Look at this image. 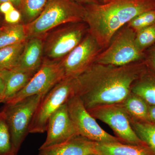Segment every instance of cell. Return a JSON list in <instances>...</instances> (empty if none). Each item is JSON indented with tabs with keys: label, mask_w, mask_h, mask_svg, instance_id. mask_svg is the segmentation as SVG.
Wrapping results in <instances>:
<instances>
[{
	"label": "cell",
	"mask_w": 155,
	"mask_h": 155,
	"mask_svg": "<svg viewBox=\"0 0 155 155\" xmlns=\"http://www.w3.org/2000/svg\"><path fill=\"white\" fill-rule=\"evenodd\" d=\"M16 8L12 3L7 2L0 5V12L4 15Z\"/></svg>",
	"instance_id": "cell-29"
},
{
	"label": "cell",
	"mask_w": 155,
	"mask_h": 155,
	"mask_svg": "<svg viewBox=\"0 0 155 155\" xmlns=\"http://www.w3.org/2000/svg\"><path fill=\"white\" fill-rule=\"evenodd\" d=\"M155 24V9L143 12L136 16L127 25L135 32Z\"/></svg>",
	"instance_id": "cell-25"
},
{
	"label": "cell",
	"mask_w": 155,
	"mask_h": 155,
	"mask_svg": "<svg viewBox=\"0 0 155 155\" xmlns=\"http://www.w3.org/2000/svg\"><path fill=\"white\" fill-rule=\"evenodd\" d=\"M48 0H22L19 11L24 24L32 22L41 13Z\"/></svg>",
	"instance_id": "cell-22"
},
{
	"label": "cell",
	"mask_w": 155,
	"mask_h": 155,
	"mask_svg": "<svg viewBox=\"0 0 155 155\" xmlns=\"http://www.w3.org/2000/svg\"><path fill=\"white\" fill-rule=\"evenodd\" d=\"M5 20L9 24L20 23L22 20V15L18 9L15 8L5 14Z\"/></svg>",
	"instance_id": "cell-27"
},
{
	"label": "cell",
	"mask_w": 155,
	"mask_h": 155,
	"mask_svg": "<svg viewBox=\"0 0 155 155\" xmlns=\"http://www.w3.org/2000/svg\"><path fill=\"white\" fill-rule=\"evenodd\" d=\"M88 111L95 119L109 125L116 137L125 143L147 145L134 132L130 124V116L121 103L99 106Z\"/></svg>",
	"instance_id": "cell-9"
},
{
	"label": "cell",
	"mask_w": 155,
	"mask_h": 155,
	"mask_svg": "<svg viewBox=\"0 0 155 155\" xmlns=\"http://www.w3.org/2000/svg\"><path fill=\"white\" fill-rule=\"evenodd\" d=\"M45 95L28 97L3 109L11 133L12 151L18 153L29 133L31 122L37 108Z\"/></svg>",
	"instance_id": "cell-5"
},
{
	"label": "cell",
	"mask_w": 155,
	"mask_h": 155,
	"mask_svg": "<svg viewBox=\"0 0 155 155\" xmlns=\"http://www.w3.org/2000/svg\"><path fill=\"white\" fill-rule=\"evenodd\" d=\"M27 39L25 24L23 23L8 24L2 27L0 32V49Z\"/></svg>",
	"instance_id": "cell-19"
},
{
	"label": "cell",
	"mask_w": 155,
	"mask_h": 155,
	"mask_svg": "<svg viewBox=\"0 0 155 155\" xmlns=\"http://www.w3.org/2000/svg\"><path fill=\"white\" fill-rule=\"evenodd\" d=\"M148 116L150 122L155 124V106L149 105Z\"/></svg>",
	"instance_id": "cell-31"
},
{
	"label": "cell",
	"mask_w": 155,
	"mask_h": 155,
	"mask_svg": "<svg viewBox=\"0 0 155 155\" xmlns=\"http://www.w3.org/2000/svg\"><path fill=\"white\" fill-rule=\"evenodd\" d=\"M96 149L98 153L101 155H155L153 151L147 145L97 142Z\"/></svg>",
	"instance_id": "cell-15"
},
{
	"label": "cell",
	"mask_w": 155,
	"mask_h": 155,
	"mask_svg": "<svg viewBox=\"0 0 155 155\" xmlns=\"http://www.w3.org/2000/svg\"><path fill=\"white\" fill-rule=\"evenodd\" d=\"M88 32L84 22L65 24L45 37L44 54L50 61L59 62L79 45Z\"/></svg>",
	"instance_id": "cell-6"
},
{
	"label": "cell",
	"mask_w": 155,
	"mask_h": 155,
	"mask_svg": "<svg viewBox=\"0 0 155 155\" xmlns=\"http://www.w3.org/2000/svg\"><path fill=\"white\" fill-rule=\"evenodd\" d=\"M26 41L0 49V70L16 68Z\"/></svg>",
	"instance_id": "cell-20"
},
{
	"label": "cell",
	"mask_w": 155,
	"mask_h": 155,
	"mask_svg": "<svg viewBox=\"0 0 155 155\" xmlns=\"http://www.w3.org/2000/svg\"><path fill=\"white\" fill-rule=\"evenodd\" d=\"M144 61L147 67L155 72V44L146 50Z\"/></svg>",
	"instance_id": "cell-26"
},
{
	"label": "cell",
	"mask_w": 155,
	"mask_h": 155,
	"mask_svg": "<svg viewBox=\"0 0 155 155\" xmlns=\"http://www.w3.org/2000/svg\"><path fill=\"white\" fill-rule=\"evenodd\" d=\"M1 30H2V27H0V32H1Z\"/></svg>",
	"instance_id": "cell-36"
},
{
	"label": "cell",
	"mask_w": 155,
	"mask_h": 155,
	"mask_svg": "<svg viewBox=\"0 0 155 155\" xmlns=\"http://www.w3.org/2000/svg\"><path fill=\"white\" fill-rule=\"evenodd\" d=\"M12 152L11 133L2 110L0 112V155H10Z\"/></svg>",
	"instance_id": "cell-23"
},
{
	"label": "cell",
	"mask_w": 155,
	"mask_h": 155,
	"mask_svg": "<svg viewBox=\"0 0 155 155\" xmlns=\"http://www.w3.org/2000/svg\"><path fill=\"white\" fill-rule=\"evenodd\" d=\"M135 37V31L126 24L99 54L94 63L120 67L144 61V53L137 47Z\"/></svg>",
	"instance_id": "cell-4"
},
{
	"label": "cell",
	"mask_w": 155,
	"mask_h": 155,
	"mask_svg": "<svg viewBox=\"0 0 155 155\" xmlns=\"http://www.w3.org/2000/svg\"><path fill=\"white\" fill-rule=\"evenodd\" d=\"M87 155H100L99 154H97V153H94V154H89Z\"/></svg>",
	"instance_id": "cell-35"
},
{
	"label": "cell",
	"mask_w": 155,
	"mask_h": 155,
	"mask_svg": "<svg viewBox=\"0 0 155 155\" xmlns=\"http://www.w3.org/2000/svg\"><path fill=\"white\" fill-rule=\"evenodd\" d=\"M111 0H98L100 4H105L110 2Z\"/></svg>",
	"instance_id": "cell-33"
},
{
	"label": "cell",
	"mask_w": 155,
	"mask_h": 155,
	"mask_svg": "<svg viewBox=\"0 0 155 155\" xmlns=\"http://www.w3.org/2000/svg\"><path fill=\"white\" fill-rule=\"evenodd\" d=\"M64 78V71L60 61L44 59L40 68L35 73L25 87L5 104H14L28 97L46 95Z\"/></svg>",
	"instance_id": "cell-10"
},
{
	"label": "cell",
	"mask_w": 155,
	"mask_h": 155,
	"mask_svg": "<svg viewBox=\"0 0 155 155\" xmlns=\"http://www.w3.org/2000/svg\"><path fill=\"white\" fill-rule=\"evenodd\" d=\"M22 0H0V5L4 2H8L12 3L16 9H19L21 7Z\"/></svg>",
	"instance_id": "cell-30"
},
{
	"label": "cell",
	"mask_w": 155,
	"mask_h": 155,
	"mask_svg": "<svg viewBox=\"0 0 155 155\" xmlns=\"http://www.w3.org/2000/svg\"><path fill=\"white\" fill-rule=\"evenodd\" d=\"M7 70H0V99L2 97L6 86Z\"/></svg>",
	"instance_id": "cell-28"
},
{
	"label": "cell",
	"mask_w": 155,
	"mask_h": 155,
	"mask_svg": "<svg viewBox=\"0 0 155 155\" xmlns=\"http://www.w3.org/2000/svg\"><path fill=\"white\" fill-rule=\"evenodd\" d=\"M97 142L78 135L55 145L39 149L35 155H87L98 153Z\"/></svg>",
	"instance_id": "cell-13"
},
{
	"label": "cell",
	"mask_w": 155,
	"mask_h": 155,
	"mask_svg": "<svg viewBox=\"0 0 155 155\" xmlns=\"http://www.w3.org/2000/svg\"><path fill=\"white\" fill-rule=\"evenodd\" d=\"M72 1L83 6L89 5V4H100L98 0H72Z\"/></svg>",
	"instance_id": "cell-32"
},
{
	"label": "cell",
	"mask_w": 155,
	"mask_h": 155,
	"mask_svg": "<svg viewBox=\"0 0 155 155\" xmlns=\"http://www.w3.org/2000/svg\"><path fill=\"white\" fill-rule=\"evenodd\" d=\"M135 41L143 52L155 44V24L136 32Z\"/></svg>",
	"instance_id": "cell-24"
},
{
	"label": "cell",
	"mask_w": 155,
	"mask_h": 155,
	"mask_svg": "<svg viewBox=\"0 0 155 155\" xmlns=\"http://www.w3.org/2000/svg\"><path fill=\"white\" fill-rule=\"evenodd\" d=\"M35 73L19 69L7 70L6 86L0 103L5 104L25 87Z\"/></svg>",
	"instance_id": "cell-16"
},
{
	"label": "cell",
	"mask_w": 155,
	"mask_h": 155,
	"mask_svg": "<svg viewBox=\"0 0 155 155\" xmlns=\"http://www.w3.org/2000/svg\"><path fill=\"white\" fill-rule=\"evenodd\" d=\"M84 6L72 0H48L36 19L25 24L27 39L44 38L48 32L62 25L84 22Z\"/></svg>",
	"instance_id": "cell-3"
},
{
	"label": "cell",
	"mask_w": 155,
	"mask_h": 155,
	"mask_svg": "<svg viewBox=\"0 0 155 155\" xmlns=\"http://www.w3.org/2000/svg\"><path fill=\"white\" fill-rule=\"evenodd\" d=\"M146 66L144 61L120 67L94 63L76 77L74 94L80 98L87 110L122 103Z\"/></svg>",
	"instance_id": "cell-1"
},
{
	"label": "cell",
	"mask_w": 155,
	"mask_h": 155,
	"mask_svg": "<svg viewBox=\"0 0 155 155\" xmlns=\"http://www.w3.org/2000/svg\"><path fill=\"white\" fill-rule=\"evenodd\" d=\"M121 104L131 118L140 121H149L150 105L139 96L131 91Z\"/></svg>",
	"instance_id": "cell-18"
},
{
	"label": "cell",
	"mask_w": 155,
	"mask_h": 155,
	"mask_svg": "<svg viewBox=\"0 0 155 155\" xmlns=\"http://www.w3.org/2000/svg\"><path fill=\"white\" fill-rule=\"evenodd\" d=\"M76 77L64 78L43 98L31 122L29 133H42L47 130L50 116L74 94Z\"/></svg>",
	"instance_id": "cell-7"
},
{
	"label": "cell",
	"mask_w": 155,
	"mask_h": 155,
	"mask_svg": "<svg viewBox=\"0 0 155 155\" xmlns=\"http://www.w3.org/2000/svg\"><path fill=\"white\" fill-rule=\"evenodd\" d=\"M102 50L88 32L79 44L60 61L64 78L76 77L83 73L94 63Z\"/></svg>",
	"instance_id": "cell-11"
},
{
	"label": "cell",
	"mask_w": 155,
	"mask_h": 155,
	"mask_svg": "<svg viewBox=\"0 0 155 155\" xmlns=\"http://www.w3.org/2000/svg\"><path fill=\"white\" fill-rule=\"evenodd\" d=\"M43 55L44 38L27 39L17 67L14 69L35 73L41 66Z\"/></svg>",
	"instance_id": "cell-14"
},
{
	"label": "cell",
	"mask_w": 155,
	"mask_h": 155,
	"mask_svg": "<svg viewBox=\"0 0 155 155\" xmlns=\"http://www.w3.org/2000/svg\"><path fill=\"white\" fill-rule=\"evenodd\" d=\"M46 138L40 148L55 145L79 135L69 117L67 102L50 116Z\"/></svg>",
	"instance_id": "cell-12"
},
{
	"label": "cell",
	"mask_w": 155,
	"mask_h": 155,
	"mask_svg": "<svg viewBox=\"0 0 155 155\" xmlns=\"http://www.w3.org/2000/svg\"><path fill=\"white\" fill-rule=\"evenodd\" d=\"M67 104L69 117L79 135L97 143H125L101 127L78 96L72 95L67 100Z\"/></svg>",
	"instance_id": "cell-8"
},
{
	"label": "cell",
	"mask_w": 155,
	"mask_h": 155,
	"mask_svg": "<svg viewBox=\"0 0 155 155\" xmlns=\"http://www.w3.org/2000/svg\"><path fill=\"white\" fill-rule=\"evenodd\" d=\"M84 22L88 32L104 49L116 34L131 19L155 9V0H111L85 5Z\"/></svg>",
	"instance_id": "cell-2"
},
{
	"label": "cell",
	"mask_w": 155,
	"mask_h": 155,
	"mask_svg": "<svg viewBox=\"0 0 155 155\" xmlns=\"http://www.w3.org/2000/svg\"><path fill=\"white\" fill-rule=\"evenodd\" d=\"M131 91L142 98L150 105L155 106V72L146 66L133 82Z\"/></svg>",
	"instance_id": "cell-17"
},
{
	"label": "cell",
	"mask_w": 155,
	"mask_h": 155,
	"mask_svg": "<svg viewBox=\"0 0 155 155\" xmlns=\"http://www.w3.org/2000/svg\"><path fill=\"white\" fill-rule=\"evenodd\" d=\"M17 154H18V153L14 152L12 151V153L10 154V155H17Z\"/></svg>",
	"instance_id": "cell-34"
},
{
	"label": "cell",
	"mask_w": 155,
	"mask_h": 155,
	"mask_svg": "<svg viewBox=\"0 0 155 155\" xmlns=\"http://www.w3.org/2000/svg\"><path fill=\"white\" fill-rule=\"evenodd\" d=\"M130 119L131 127L137 135L155 153V123L136 120L130 116Z\"/></svg>",
	"instance_id": "cell-21"
}]
</instances>
